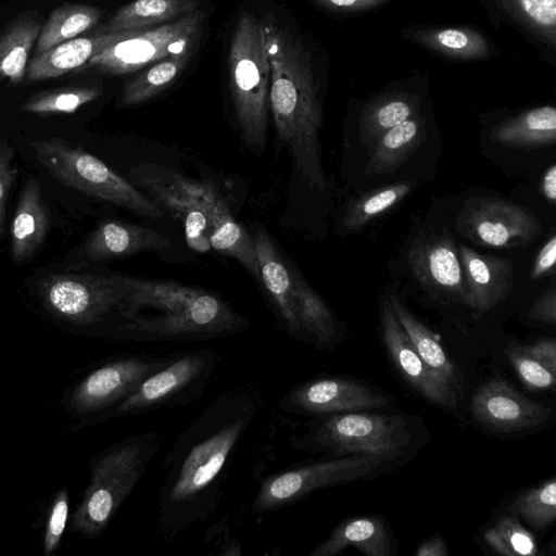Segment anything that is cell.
<instances>
[{
  "instance_id": "obj_1",
  "label": "cell",
  "mask_w": 556,
  "mask_h": 556,
  "mask_svg": "<svg viewBox=\"0 0 556 556\" xmlns=\"http://www.w3.org/2000/svg\"><path fill=\"white\" fill-rule=\"evenodd\" d=\"M252 384L217 394L179 434L164 457L155 532L172 541L216 514L237 445L261 408Z\"/></svg>"
},
{
  "instance_id": "obj_2",
  "label": "cell",
  "mask_w": 556,
  "mask_h": 556,
  "mask_svg": "<svg viewBox=\"0 0 556 556\" xmlns=\"http://www.w3.org/2000/svg\"><path fill=\"white\" fill-rule=\"evenodd\" d=\"M262 22L270 65L269 109L278 138L305 181L321 190L326 184L319 147L323 109L309 53L273 13Z\"/></svg>"
},
{
  "instance_id": "obj_3",
  "label": "cell",
  "mask_w": 556,
  "mask_h": 556,
  "mask_svg": "<svg viewBox=\"0 0 556 556\" xmlns=\"http://www.w3.org/2000/svg\"><path fill=\"white\" fill-rule=\"evenodd\" d=\"M123 329L139 340H198L236 333L249 320L217 295L175 281L121 275Z\"/></svg>"
},
{
  "instance_id": "obj_4",
  "label": "cell",
  "mask_w": 556,
  "mask_h": 556,
  "mask_svg": "<svg viewBox=\"0 0 556 556\" xmlns=\"http://www.w3.org/2000/svg\"><path fill=\"white\" fill-rule=\"evenodd\" d=\"M129 177L151 200L182 222L189 248L200 253L214 249L233 257L261 282L253 238L235 219L216 186L152 163L130 169Z\"/></svg>"
},
{
  "instance_id": "obj_5",
  "label": "cell",
  "mask_w": 556,
  "mask_h": 556,
  "mask_svg": "<svg viewBox=\"0 0 556 556\" xmlns=\"http://www.w3.org/2000/svg\"><path fill=\"white\" fill-rule=\"evenodd\" d=\"M229 86L236 119L245 147L264 152L267 143L270 65L262 20L243 11L229 48Z\"/></svg>"
},
{
  "instance_id": "obj_6",
  "label": "cell",
  "mask_w": 556,
  "mask_h": 556,
  "mask_svg": "<svg viewBox=\"0 0 556 556\" xmlns=\"http://www.w3.org/2000/svg\"><path fill=\"white\" fill-rule=\"evenodd\" d=\"M157 432L130 435L93 460L90 482L72 518L74 531L99 535L125 502L160 448Z\"/></svg>"
},
{
  "instance_id": "obj_7",
  "label": "cell",
  "mask_w": 556,
  "mask_h": 556,
  "mask_svg": "<svg viewBox=\"0 0 556 556\" xmlns=\"http://www.w3.org/2000/svg\"><path fill=\"white\" fill-rule=\"evenodd\" d=\"M37 161L63 185L136 214L161 218L165 211L101 160L61 138L30 143Z\"/></svg>"
},
{
  "instance_id": "obj_8",
  "label": "cell",
  "mask_w": 556,
  "mask_h": 556,
  "mask_svg": "<svg viewBox=\"0 0 556 556\" xmlns=\"http://www.w3.org/2000/svg\"><path fill=\"white\" fill-rule=\"evenodd\" d=\"M308 431L291 439V445L307 452L343 456L396 457L408 445L410 432L397 415L349 412L319 416Z\"/></svg>"
},
{
  "instance_id": "obj_9",
  "label": "cell",
  "mask_w": 556,
  "mask_h": 556,
  "mask_svg": "<svg viewBox=\"0 0 556 556\" xmlns=\"http://www.w3.org/2000/svg\"><path fill=\"white\" fill-rule=\"evenodd\" d=\"M219 354L210 348L175 352L163 367L147 377L115 409V416L175 408L197 401L212 379Z\"/></svg>"
},
{
  "instance_id": "obj_10",
  "label": "cell",
  "mask_w": 556,
  "mask_h": 556,
  "mask_svg": "<svg viewBox=\"0 0 556 556\" xmlns=\"http://www.w3.org/2000/svg\"><path fill=\"white\" fill-rule=\"evenodd\" d=\"M393 458L343 456L282 470L263 480L252 502V513L261 515L285 508L319 489L365 479Z\"/></svg>"
},
{
  "instance_id": "obj_11",
  "label": "cell",
  "mask_w": 556,
  "mask_h": 556,
  "mask_svg": "<svg viewBox=\"0 0 556 556\" xmlns=\"http://www.w3.org/2000/svg\"><path fill=\"white\" fill-rule=\"evenodd\" d=\"M38 292L51 314L79 326L102 321L125 298L121 275L49 274Z\"/></svg>"
},
{
  "instance_id": "obj_12",
  "label": "cell",
  "mask_w": 556,
  "mask_h": 556,
  "mask_svg": "<svg viewBox=\"0 0 556 556\" xmlns=\"http://www.w3.org/2000/svg\"><path fill=\"white\" fill-rule=\"evenodd\" d=\"M204 15L194 11L116 42L87 64L99 72L123 75L136 72L174 52L191 49L202 29Z\"/></svg>"
},
{
  "instance_id": "obj_13",
  "label": "cell",
  "mask_w": 556,
  "mask_h": 556,
  "mask_svg": "<svg viewBox=\"0 0 556 556\" xmlns=\"http://www.w3.org/2000/svg\"><path fill=\"white\" fill-rule=\"evenodd\" d=\"M174 354H126L99 366L74 387L70 396L71 407L81 414L115 409Z\"/></svg>"
},
{
  "instance_id": "obj_14",
  "label": "cell",
  "mask_w": 556,
  "mask_h": 556,
  "mask_svg": "<svg viewBox=\"0 0 556 556\" xmlns=\"http://www.w3.org/2000/svg\"><path fill=\"white\" fill-rule=\"evenodd\" d=\"M456 228L477 244L504 249L527 247L541 232L540 220L525 206L486 197L465 203Z\"/></svg>"
},
{
  "instance_id": "obj_15",
  "label": "cell",
  "mask_w": 556,
  "mask_h": 556,
  "mask_svg": "<svg viewBox=\"0 0 556 556\" xmlns=\"http://www.w3.org/2000/svg\"><path fill=\"white\" fill-rule=\"evenodd\" d=\"M390 396L357 381L325 377L295 384L278 402L285 414L326 416L386 407Z\"/></svg>"
},
{
  "instance_id": "obj_16",
  "label": "cell",
  "mask_w": 556,
  "mask_h": 556,
  "mask_svg": "<svg viewBox=\"0 0 556 556\" xmlns=\"http://www.w3.org/2000/svg\"><path fill=\"white\" fill-rule=\"evenodd\" d=\"M470 413L477 422L495 432L536 428L551 416L548 407L520 394L498 374L476 390Z\"/></svg>"
},
{
  "instance_id": "obj_17",
  "label": "cell",
  "mask_w": 556,
  "mask_h": 556,
  "mask_svg": "<svg viewBox=\"0 0 556 556\" xmlns=\"http://www.w3.org/2000/svg\"><path fill=\"white\" fill-rule=\"evenodd\" d=\"M413 275L429 292L465 302L466 287L454 238L447 232H420L407 252Z\"/></svg>"
},
{
  "instance_id": "obj_18",
  "label": "cell",
  "mask_w": 556,
  "mask_h": 556,
  "mask_svg": "<svg viewBox=\"0 0 556 556\" xmlns=\"http://www.w3.org/2000/svg\"><path fill=\"white\" fill-rule=\"evenodd\" d=\"M252 238L261 282L274 303L280 327L289 337L303 340L298 303L307 283L282 256L266 230L257 229Z\"/></svg>"
},
{
  "instance_id": "obj_19",
  "label": "cell",
  "mask_w": 556,
  "mask_h": 556,
  "mask_svg": "<svg viewBox=\"0 0 556 556\" xmlns=\"http://www.w3.org/2000/svg\"><path fill=\"white\" fill-rule=\"evenodd\" d=\"M382 341L406 382L428 401L450 409L457 407L456 390L442 381L422 361L399 323L389 300L380 307Z\"/></svg>"
},
{
  "instance_id": "obj_20",
  "label": "cell",
  "mask_w": 556,
  "mask_h": 556,
  "mask_svg": "<svg viewBox=\"0 0 556 556\" xmlns=\"http://www.w3.org/2000/svg\"><path fill=\"white\" fill-rule=\"evenodd\" d=\"M457 252L466 287L464 303L480 317L510 293L515 282L513 262L478 253L465 244Z\"/></svg>"
},
{
  "instance_id": "obj_21",
  "label": "cell",
  "mask_w": 556,
  "mask_h": 556,
  "mask_svg": "<svg viewBox=\"0 0 556 556\" xmlns=\"http://www.w3.org/2000/svg\"><path fill=\"white\" fill-rule=\"evenodd\" d=\"M142 29L118 33H96L61 42L37 55L28 62L26 80L42 81L58 78L88 62L116 42L124 40Z\"/></svg>"
},
{
  "instance_id": "obj_22",
  "label": "cell",
  "mask_w": 556,
  "mask_h": 556,
  "mask_svg": "<svg viewBox=\"0 0 556 556\" xmlns=\"http://www.w3.org/2000/svg\"><path fill=\"white\" fill-rule=\"evenodd\" d=\"M170 241L154 229L124 223L108 220L100 224L88 237L84 256L92 262L125 257L140 252L162 251Z\"/></svg>"
},
{
  "instance_id": "obj_23",
  "label": "cell",
  "mask_w": 556,
  "mask_h": 556,
  "mask_svg": "<svg viewBox=\"0 0 556 556\" xmlns=\"http://www.w3.org/2000/svg\"><path fill=\"white\" fill-rule=\"evenodd\" d=\"M49 211L40 184L28 179L21 192L11 225V255L15 263L29 260L42 244L49 228Z\"/></svg>"
},
{
  "instance_id": "obj_24",
  "label": "cell",
  "mask_w": 556,
  "mask_h": 556,
  "mask_svg": "<svg viewBox=\"0 0 556 556\" xmlns=\"http://www.w3.org/2000/svg\"><path fill=\"white\" fill-rule=\"evenodd\" d=\"M348 547H354L367 556H390L392 544L383 518L370 515L343 520L308 555L336 556Z\"/></svg>"
},
{
  "instance_id": "obj_25",
  "label": "cell",
  "mask_w": 556,
  "mask_h": 556,
  "mask_svg": "<svg viewBox=\"0 0 556 556\" xmlns=\"http://www.w3.org/2000/svg\"><path fill=\"white\" fill-rule=\"evenodd\" d=\"M36 11H24L0 31V83H21L26 77L29 54L41 29Z\"/></svg>"
},
{
  "instance_id": "obj_26",
  "label": "cell",
  "mask_w": 556,
  "mask_h": 556,
  "mask_svg": "<svg viewBox=\"0 0 556 556\" xmlns=\"http://www.w3.org/2000/svg\"><path fill=\"white\" fill-rule=\"evenodd\" d=\"M200 0H135L115 12L96 33L147 29L198 10Z\"/></svg>"
},
{
  "instance_id": "obj_27",
  "label": "cell",
  "mask_w": 556,
  "mask_h": 556,
  "mask_svg": "<svg viewBox=\"0 0 556 556\" xmlns=\"http://www.w3.org/2000/svg\"><path fill=\"white\" fill-rule=\"evenodd\" d=\"M491 139L506 147L538 148L556 141V109L544 105L509 118L491 131Z\"/></svg>"
},
{
  "instance_id": "obj_28",
  "label": "cell",
  "mask_w": 556,
  "mask_h": 556,
  "mask_svg": "<svg viewBox=\"0 0 556 556\" xmlns=\"http://www.w3.org/2000/svg\"><path fill=\"white\" fill-rule=\"evenodd\" d=\"M424 136L422 122L416 116L390 128L376 140L365 167L366 174L383 175L395 172L420 146Z\"/></svg>"
},
{
  "instance_id": "obj_29",
  "label": "cell",
  "mask_w": 556,
  "mask_h": 556,
  "mask_svg": "<svg viewBox=\"0 0 556 556\" xmlns=\"http://www.w3.org/2000/svg\"><path fill=\"white\" fill-rule=\"evenodd\" d=\"M389 302L422 361L442 381L456 390L458 379L456 367L440 344L438 337L419 321L395 295H391Z\"/></svg>"
},
{
  "instance_id": "obj_30",
  "label": "cell",
  "mask_w": 556,
  "mask_h": 556,
  "mask_svg": "<svg viewBox=\"0 0 556 556\" xmlns=\"http://www.w3.org/2000/svg\"><path fill=\"white\" fill-rule=\"evenodd\" d=\"M102 16L92 5L66 3L54 9L41 26L35 55L93 28Z\"/></svg>"
},
{
  "instance_id": "obj_31",
  "label": "cell",
  "mask_w": 556,
  "mask_h": 556,
  "mask_svg": "<svg viewBox=\"0 0 556 556\" xmlns=\"http://www.w3.org/2000/svg\"><path fill=\"white\" fill-rule=\"evenodd\" d=\"M418 45L456 60L483 59L490 53L486 38L468 27L420 29L409 35Z\"/></svg>"
},
{
  "instance_id": "obj_32",
  "label": "cell",
  "mask_w": 556,
  "mask_h": 556,
  "mask_svg": "<svg viewBox=\"0 0 556 556\" xmlns=\"http://www.w3.org/2000/svg\"><path fill=\"white\" fill-rule=\"evenodd\" d=\"M191 50L192 48L170 53L129 80L122 91V105L131 106L143 103L166 89L185 67Z\"/></svg>"
},
{
  "instance_id": "obj_33",
  "label": "cell",
  "mask_w": 556,
  "mask_h": 556,
  "mask_svg": "<svg viewBox=\"0 0 556 556\" xmlns=\"http://www.w3.org/2000/svg\"><path fill=\"white\" fill-rule=\"evenodd\" d=\"M417 109L416 98L404 93L370 103L361 116L359 131L363 141L376 142L383 132L413 117Z\"/></svg>"
},
{
  "instance_id": "obj_34",
  "label": "cell",
  "mask_w": 556,
  "mask_h": 556,
  "mask_svg": "<svg viewBox=\"0 0 556 556\" xmlns=\"http://www.w3.org/2000/svg\"><path fill=\"white\" fill-rule=\"evenodd\" d=\"M413 189L412 181L381 186L355 199L349 205L343 226L346 231H357L401 202Z\"/></svg>"
},
{
  "instance_id": "obj_35",
  "label": "cell",
  "mask_w": 556,
  "mask_h": 556,
  "mask_svg": "<svg viewBox=\"0 0 556 556\" xmlns=\"http://www.w3.org/2000/svg\"><path fill=\"white\" fill-rule=\"evenodd\" d=\"M101 89L91 86H71L33 94L21 105L22 111L38 114H71L96 100Z\"/></svg>"
},
{
  "instance_id": "obj_36",
  "label": "cell",
  "mask_w": 556,
  "mask_h": 556,
  "mask_svg": "<svg viewBox=\"0 0 556 556\" xmlns=\"http://www.w3.org/2000/svg\"><path fill=\"white\" fill-rule=\"evenodd\" d=\"M498 5L535 36L556 45V0H496Z\"/></svg>"
},
{
  "instance_id": "obj_37",
  "label": "cell",
  "mask_w": 556,
  "mask_h": 556,
  "mask_svg": "<svg viewBox=\"0 0 556 556\" xmlns=\"http://www.w3.org/2000/svg\"><path fill=\"white\" fill-rule=\"evenodd\" d=\"M298 315L303 338L306 333L323 346H327L336 340L334 316L326 302L308 285L305 286L300 296Z\"/></svg>"
},
{
  "instance_id": "obj_38",
  "label": "cell",
  "mask_w": 556,
  "mask_h": 556,
  "mask_svg": "<svg viewBox=\"0 0 556 556\" xmlns=\"http://www.w3.org/2000/svg\"><path fill=\"white\" fill-rule=\"evenodd\" d=\"M488 546L505 556H533L538 554V544L533 534L527 530L514 515L497 519L483 533Z\"/></svg>"
},
{
  "instance_id": "obj_39",
  "label": "cell",
  "mask_w": 556,
  "mask_h": 556,
  "mask_svg": "<svg viewBox=\"0 0 556 556\" xmlns=\"http://www.w3.org/2000/svg\"><path fill=\"white\" fill-rule=\"evenodd\" d=\"M508 510L513 515L521 516L534 530L551 526L556 519L555 478L520 494Z\"/></svg>"
},
{
  "instance_id": "obj_40",
  "label": "cell",
  "mask_w": 556,
  "mask_h": 556,
  "mask_svg": "<svg viewBox=\"0 0 556 556\" xmlns=\"http://www.w3.org/2000/svg\"><path fill=\"white\" fill-rule=\"evenodd\" d=\"M506 356L527 389L542 391L554 388L556 372L527 354L522 344L509 341L506 348Z\"/></svg>"
},
{
  "instance_id": "obj_41",
  "label": "cell",
  "mask_w": 556,
  "mask_h": 556,
  "mask_svg": "<svg viewBox=\"0 0 556 556\" xmlns=\"http://www.w3.org/2000/svg\"><path fill=\"white\" fill-rule=\"evenodd\" d=\"M68 491L63 488L55 494L47 519L43 535V552L47 556L56 551L62 540L68 518Z\"/></svg>"
},
{
  "instance_id": "obj_42",
  "label": "cell",
  "mask_w": 556,
  "mask_h": 556,
  "mask_svg": "<svg viewBox=\"0 0 556 556\" xmlns=\"http://www.w3.org/2000/svg\"><path fill=\"white\" fill-rule=\"evenodd\" d=\"M13 155L12 146L0 139V239L5 230L8 195L18 174V169L13 165Z\"/></svg>"
},
{
  "instance_id": "obj_43",
  "label": "cell",
  "mask_w": 556,
  "mask_h": 556,
  "mask_svg": "<svg viewBox=\"0 0 556 556\" xmlns=\"http://www.w3.org/2000/svg\"><path fill=\"white\" fill-rule=\"evenodd\" d=\"M528 317L549 325L556 324V290L554 287L535 299L528 311Z\"/></svg>"
},
{
  "instance_id": "obj_44",
  "label": "cell",
  "mask_w": 556,
  "mask_h": 556,
  "mask_svg": "<svg viewBox=\"0 0 556 556\" xmlns=\"http://www.w3.org/2000/svg\"><path fill=\"white\" fill-rule=\"evenodd\" d=\"M556 261V236L553 233L551 238L544 243L538 253L532 270V279H541L545 276L553 275L555 271Z\"/></svg>"
},
{
  "instance_id": "obj_45",
  "label": "cell",
  "mask_w": 556,
  "mask_h": 556,
  "mask_svg": "<svg viewBox=\"0 0 556 556\" xmlns=\"http://www.w3.org/2000/svg\"><path fill=\"white\" fill-rule=\"evenodd\" d=\"M523 351L549 370L556 372V341L541 338L531 345H522Z\"/></svg>"
},
{
  "instance_id": "obj_46",
  "label": "cell",
  "mask_w": 556,
  "mask_h": 556,
  "mask_svg": "<svg viewBox=\"0 0 556 556\" xmlns=\"http://www.w3.org/2000/svg\"><path fill=\"white\" fill-rule=\"evenodd\" d=\"M320 5L336 11L359 12L376 8L388 0H314Z\"/></svg>"
},
{
  "instance_id": "obj_47",
  "label": "cell",
  "mask_w": 556,
  "mask_h": 556,
  "mask_svg": "<svg viewBox=\"0 0 556 556\" xmlns=\"http://www.w3.org/2000/svg\"><path fill=\"white\" fill-rule=\"evenodd\" d=\"M417 556H447L448 549L445 541L440 536H432L424 541L417 551Z\"/></svg>"
},
{
  "instance_id": "obj_48",
  "label": "cell",
  "mask_w": 556,
  "mask_h": 556,
  "mask_svg": "<svg viewBox=\"0 0 556 556\" xmlns=\"http://www.w3.org/2000/svg\"><path fill=\"white\" fill-rule=\"evenodd\" d=\"M543 194L552 204L556 200V165L552 164L544 173L542 179Z\"/></svg>"
}]
</instances>
